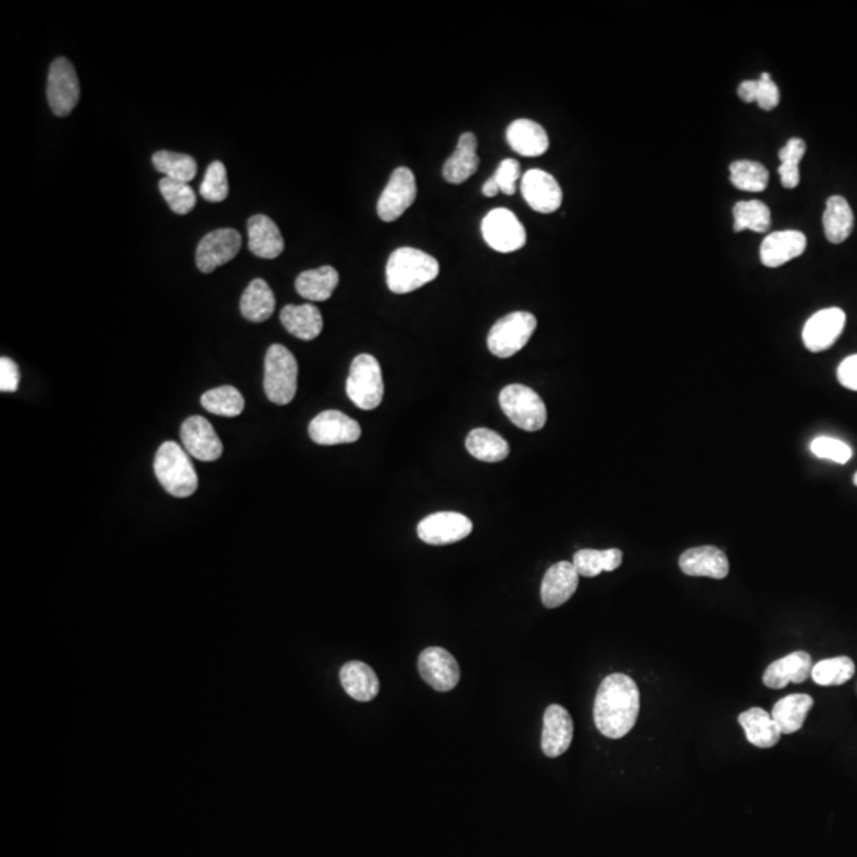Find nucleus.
I'll list each match as a JSON object with an SVG mask.
<instances>
[{"label":"nucleus","mask_w":857,"mask_h":857,"mask_svg":"<svg viewBox=\"0 0 857 857\" xmlns=\"http://www.w3.org/2000/svg\"><path fill=\"white\" fill-rule=\"evenodd\" d=\"M640 713L637 683L624 673H612L600 683L594 702V723L607 738L626 737Z\"/></svg>","instance_id":"obj_1"},{"label":"nucleus","mask_w":857,"mask_h":857,"mask_svg":"<svg viewBox=\"0 0 857 857\" xmlns=\"http://www.w3.org/2000/svg\"><path fill=\"white\" fill-rule=\"evenodd\" d=\"M439 261L424 251L404 246L389 256L386 283L394 294L413 293L439 277Z\"/></svg>","instance_id":"obj_2"},{"label":"nucleus","mask_w":857,"mask_h":857,"mask_svg":"<svg viewBox=\"0 0 857 857\" xmlns=\"http://www.w3.org/2000/svg\"><path fill=\"white\" fill-rule=\"evenodd\" d=\"M154 473L170 496L185 499L199 488L193 462L178 443H162L154 458Z\"/></svg>","instance_id":"obj_3"},{"label":"nucleus","mask_w":857,"mask_h":857,"mask_svg":"<svg viewBox=\"0 0 857 857\" xmlns=\"http://www.w3.org/2000/svg\"><path fill=\"white\" fill-rule=\"evenodd\" d=\"M297 377L299 366L294 354L286 346H270L264 364V391L267 399L277 405L291 404L296 397Z\"/></svg>","instance_id":"obj_4"},{"label":"nucleus","mask_w":857,"mask_h":857,"mask_svg":"<svg viewBox=\"0 0 857 857\" xmlns=\"http://www.w3.org/2000/svg\"><path fill=\"white\" fill-rule=\"evenodd\" d=\"M346 394L361 410H375L385 396V383L380 362L372 354H359L351 362L350 377L346 380Z\"/></svg>","instance_id":"obj_5"},{"label":"nucleus","mask_w":857,"mask_h":857,"mask_svg":"<svg viewBox=\"0 0 857 857\" xmlns=\"http://www.w3.org/2000/svg\"><path fill=\"white\" fill-rule=\"evenodd\" d=\"M500 408L519 429L537 432L546 424V407L542 397L524 385H510L500 391Z\"/></svg>","instance_id":"obj_6"},{"label":"nucleus","mask_w":857,"mask_h":857,"mask_svg":"<svg viewBox=\"0 0 857 857\" xmlns=\"http://www.w3.org/2000/svg\"><path fill=\"white\" fill-rule=\"evenodd\" d=\"M537 329V318L529 312L508 313L491 327L488 348L497 358L507 359L523 350Z\"/></svg>","instance_id":"obj_7"},{"label":"nucleus","mask_w":857,"mask_h":857,"mask_svg":"<svg viewBox=\"0 0 857 857\" xmlns=\"http://www.w3.org/2000/svg\"><path fill=\"white\" fill-rule=\"evenodd\" d=\"M481 234L492 250L513 253L526 245L527 234L515 213L507 208H494L481 221Z\"/></svg>","instance_id":"obj_8"},{"label":"nucleus","mask_w":857,"mask_h":857,"mask_svg":"<svg viewBox=\"0 0 857 857\" xmlns=\"http://www.w3.org/2000/svg\"><path fill=\"white\" fill-rule=\"evenodd\" d=\"M48 102L56 116H69L80 100V81L69 59L58 58L51 62L48 74Z\"/></svg>","instance_id":"obj_9"},{"label":"nucleus","mask_w":857,"mask_h":857,"mask_svg":"<svg viewBox=\"0 0 857 857\" xmlns=\"http://www.w3.org/2000/svg\"><path fill=\"white\" fill-rule=\"evenodd\" d=\"M416 194L418 188L412 170L399 167L392 172L385 191L381 193L377 207L378 216L385 223L399 220L400 216L415 204Z\"/></svg>","instance_id":"obj_10"},{"label":"nucleus","mask_w":857,"mask_h":857,"mask_svg":"<svg viewBox=\"0 0 857 857\" xmlns=\"http://www.w3.org/2000/svg\"><path fill=\"white\" fill-rule=\"evenodd\" d=\"M418 670L427 685L439 692L451 691L461 680L458 661L440 646H431L419 654Z\"/></svg>","instance_id":"obj_11"},{"label":"nucleus","mask_w":857,"mask_h":857,"mask_svg":"<svg viewBox=\"0 0 857 857\" xmlns=\"http://www.w3.org/2000/svg\"><path fill=\"white\" fill-rule=\"evenodd\" d=\"M242 248V235L235 229H218L200 240L196 251L197 269L202 273H212L218 267L239 254Z\"/></svg>","instance_id":"obj_12"},{"label":"nucleus","mask_w":857,"mask_h":857,"mask_svg":"<svg viewBox=\"0 0 857 857\" xmlns=\"http://www.w3.org/2000/svg\"><path fill=\"white\" fill-rule=\"evenodd\" d=\"M473 524L461 513L440 512L418 524V537L427 545H451L469 537Z\"/></svg>","instance_id":"obj_13"},{"label":"nucleus","mask_w":857,"mask_h":857,"mask_svg":"<svg viewBox=\"0 0 857 857\" xmlns=\"http://www.w3.org/2000/svg\"><path fill=\"white\" fill-rule=\"evenodd\" d=\"M846 315L842 308L819 310L805 323L802 340L811 353L826 351L837 342L845 329Z\"/></svg>","instance_id":"obj_14"},{"label":"nucleus","mask_w":857,"mask_h":857,"mask_svg":"<svg viewBox=\"0 0 857 857\" xmlns=\"http://www.w3.org/2000/svg\"><path fill=\"white\" fill-rule=\"evenodd\" d=\"M308 434L318 445L331 446L358 442L362 431L358 421L350 416L337 410H327L313 419Z\"/></svg>","instance_id":"obj_15"},{"label":"nucleus","mask_w":857,"mask_h":857,"mask_svg":"<svg viewBox=\"0 0 857 857\" xmlns=\"http://www.w3.org/2000/svg\"><path fill=\"white\" fill-rule=\"evenodd\" d=\"M186 453L199 461L213 462L223 456V442L204 416H191L181 426Z\"/></svg>","instance_id":"obj_16"},{"label":"nucleus","mask_w":857,"mask_h":857,"mask_svg":"<svg viewBox=\"0 0 857 857\" xmlns=\"http://www.w3.org/2000/svg\"><path fill=\"white\" fill-rule=\"evenodd\" d=\"M521 193L529 207L539 213H554L562 205V189L558 180L542 169L524 173Z\"/></svg>","instance_id":"obj_17"},{"label":"nucleus","mask_w":857,"mask_h":857,"mask_svg":"<svg viewBox=\"0 0 857 857\" xmlns=\"http://www.w3.org/2000/svg\"><path fill=\"white\" fill-rule=\"evenodd\" d=\"M573 740V721L561 705H550L543 716L542 751L548 758H559Z\"/></svg>","instance_id":"obj_18"},{"label":"nucleus","mask_w":857,"mask_h":857,"mask_svg":"<svg viewBox=\"0 0 857 857\" xmlns=\"http://www.w3.org/2000/svg\"><path fill=\"white\" fill-rule=\"evenodd\" d=\"M681 572L689 577H708L723 580L729 575V559L716 546H697L681 554Z\"/></svg>","instance_id":"obj_19"},{"label":"nucleus","mask_w":857,"mask_h":857,"mask_svg":"<svg viewBox=\"0 0 857 857\" xmlns=\"http://www.w3.org/2000/svg\"><path fill=\"white\" fill-rule=\"evenodd\" d=\"M578 581H580V575L572 562L562 561L551 565L543 577L542 588H540L543 605L546 608H558L564 605L577 591Z\"/></svg>","instance_id":"obj_20"},{"label":"nucleus","mask_w":857,"mask_h":857,"mask_svg":"<svg viewBox=\"0 0 857 857\" xmlns=\"http://www.w3.org/2000/svg\"><path fill=\"white\" fill-rule=\"evenodd\" d=\"M807 248V237L799 231H778L767 235L762 242L761 261L765 267L777 269L786 262L799 258Z\"/></svg>","instance_id":"obj_21"},{"label":"nucleus","mask_w":857,"mask_h":857,"mask_svg":"<svg viewBox=\"0 0 857 857\" xmlns=\"http://www.w3.org/2000/svg\"><path fill=\"white\" fill-rule=\"evenodd\" d=\"M246 231H248V248L258 258L275 259L285 250L283 235L269 216H251L246 224Z\"/></svg>","instance_id":"obj_22"},{"label":"nucleus","mask_w":857,"mask_h":857,"mask_svg":"<svg viewBox=\"0 0 857 857\" xmlns=\"http://www.w3.org/2000/svg\"><path fill=\"white\" fill-rule=\"evenodd\" d=\"M811 677V656L805 651L794 653L772 662L764 673L767 688L783 689L789 683H804Z\"/></svg>","instance_id":"obj_23"},{"label":"nucleus","mask_w":857,"mask_h":857,"mask_svg":"<svg viewBox=\"0 0 857 857\" xmlns=\"http://www.w3.org/2000/svg\"><path fill=\"white\" fill-rule=\"evenodd\" d=\"M507 142L513 151L526 158L542 156L550 148L545 129L532 120L513 121L507 129Z\"/></svg>","instance_id":"obj_24"},{"label":"nucleus","mask_w":857,"mask_h":857,"mask_svg":"<svg viewBox=\"0 0 857 857\" xmlns=\"http://www.w3.org/2000/svg\"><path fill=\"white\" fill-rule=\"evenodd\" d=\"M340 681L346 694L358 702H370L380 692L377 673L361 661L346 662L340 670Z\"/></svg>","instance_id":"obj_25"},{"label":"nucleus","mask_w":857,"mask_h":857,"mask_svg":"<svg viewBox=\"0 0 857 857\" xmlns=\"http://www.w3.org/2000/svg\"><path fill=\"white\" fill-rule=\"evenodd\" d=\"M480 159L477 154V137L472 132L461 135L458 148L443 166V178L451 185H461L477 172Z\"/></svg>","instance_id":"obj_26"},{"label":"nucleus","mask_w":857,"mask_h":857,"mask_svg":"<svg viewBox=\"0 0 857 857\" xmlns=\"http://www.w3.org/2000/svg\"><path fill=\"white\" fill-rule=\"evenodd\" d=\"M738 723L745 731V737L751 745L756 748H773L780 742L781 731L777 723L773 721L769 711L762 708H750L738 716Z\"/></svg>","instance_id":"obj_27"},{"label":"nucleus","mask_w":857,"mask_h":857,"mask_svg":"<svg viewBox=\"0 0 857 857\" xmlns=\"http://www.w3.org/2000/svg\"><path fill=\"white\" fill-rule=\"evenodd\" d=\"M280 319L289 334L305 342L315 340L323 332V316L313 304L286 305Z\"/></svg>","instance_id":"obj_28"},{"label":"nucleus","mask_w":857,"mask_h":857,"mask_svg":"<svg viewBox=\"0 0 857 857\" xmlns=\"http://www.w3.org/2000/svg\"><path fill=\"white\" fill-rule=\"evenodd\" d=\"M813 705L815 700L808 694H791L778 700L777 704L773 705L770 715L780 727L781 734L791 735L802 729Z\"/></svg>","instance_id":"obj_29"},{"label":"nucleus","mask_w":857,"mask_h":857,"mask_svg":"<svg viewBox=\"0 0 857 857\" xmlns=\"http://www.w3.org/2000/svg\"><path fill=\"white\" fill-rule=\"evenodd\" d=\"M340 275L332 266L305 270L296 280V291L304 299L312 302H324L331 299L335 288L339 286Z\"/></svg>","instance_id":"obj_30"},{"label":"nucleus","mask_w":857,"mask_h":857,"mask_svg":"<svg viewBox=\"0 0 857 857\" xmlns=\"http://www.w3.org/2000/svg\"><path fill=\"white\" fill-rule=\"evenodd\" d=\"M275 296L266 280L251 281L240 299V312L251 323H264L275 312Z\"/></svg>","instance_id":"obj_31"},{"label":"nucleus","mask_w":857,"mask_h":857,"mask_svg":"<svg viewBox=\"0 0 857 857\" xmlns=\"http://www.w3.org/2000/svg\"><path fill=\"white\" fill-rule=\"evenodd\" d=\"M823 227L826 239L831 243H843L854 227V215L845 197H829L823 215Z\"/></svg>","instance_id":"obj_32"},{"label":"nucleus","mask_w":857,"mask_h":857,"mask_svg":"<svg viewBox=\"0 0 857 857\" xmlns=\"http://www.w3.org/2000/svg\"><path fill=\"white\" fill-rule=\"evenodd\" d=\"M466 446L473 458L483 462H500L508 458L510 446L497 432L485 427L473 429L467 435Z\"/></svg>","instance_id":"obj_33"},{"label":"nucleus","mask_w":857,"mask_h":857,"mask_svg":"<svg viewBox=\"0 0 857 857\" xmlns=\"http://www.w3.org/2000/svg\"><path fill=\"white\" fill-rule=\"evenodd\" d=\"M573 565L580 577L594 578L602 572H615L623 564V551L580 550L573 556Z\"/></svg>","instance_id":"obj_34"},{"label":"nucleus","mask_w":857,"mask_h":857,"mask_svg":"<svg viewBox=\"0 0 857 857\" xmlns=\"http://www.w3.org/2000/svg\"><path fill=\"white\" fill-rule=\"evenodd\" d=\"M772 224V215L764 202L745 200L734 207V231H753L764 234Z\"/></svg>","instance_id":"obj_35"},{"label":"nucleus","mask_w":857,"mask_h":857,"mask_svg":"<svg viewBox=\"0 0 857 857\" xmlns=\"http://www.w3.org/2000/svg\"><path fill=\"white\" fill-rule=\"evenodd\" d=\"M200 404L213 415L234 416L242 415L245 408V399L240 394L239 389L232 386H221V388L210 389L205 392L204 396L200 397Z\"/></svg>","instance_id":"obj_36"},{"label":"nucleus","mask_w":857,"mask_h":857,"mask_svg":"<svg viewBox=\"0 0 857 857\" xmlns=\"http://www.w3.org/2000/svg\"><path fill=\"white\" fill-rule=\"evenodd\" d=\"M154 169L158 170L166 178L189 183L197 175L196 159L188 154L173 153V151H158L153 156Z\"/></svg>","instance_id":"obj_37"},{"label":"nucleus","mask_w":857,"mask_h":857,"mask_svg":"<svg viewBox=\"0 0 857 857\" xmlns=\"http://www.w3.org/2000/svg\"><path fill=\"white\" fill-rule=\"evenodd\" d=\"M856 672L853 659L840 658L824 659L811 667V678L819 686H842L850 681Z\"/></svg>","instance_id":"obj_38"},{"label":"nucleus","mask_w":857,"mask_h":857,"mask_svg":"<svg viewBox=\"0 0 857 857\" xmlns=\"http://www.w3.org/2000/svg\"><path fill=\"white\" fill-rule=\"evenodd\" d=\"M731 183L746 193H761L769 185V170L754 161H735L731 164Z\"/></svg>","instance_id":"obj_39"},{"label":"nucleus","mask_w":857,"mask_h":857,"mask_svg":"<svg viewBox=\"0 0 857 857\" xmlns=\"http://www.w3.org/2000/svg\"><path fill=\"white\" fill-rule=\"evenodd\" d=\"M805 151H807V143L802 139H791L780 150V173L781 185L786 189H794L799 186L800 161L804 159Z\"/></svg>","instance_id":"obj_40"},{"label":"nucleus","mask_w":857,"mask_h":857,"mask_svg":"<svg viewBox=\"0 0 857 857\" xmlns=\"http://www.w3.org/2000/svg\"><path fill=\"white\" fill-rule=\"evenodd\" d=\"M159 189L170 210L177 215H188L196 207L197 196L188 183L164 177L159 181Z\"/></svg>","instance_id":"obj_41"},{"label":"nucleus","mask_w":857,"mask_h":857,"mask_svg":"<svg viewBox=\"0 0 857 857\" xmlns=\"http://www.w3.org/2000/svg\"><path fill=\"white\" fill-rule=\"evenodd\" d=\"M229 194L226 166L221 161H213L205 172L200 185V196L208 202H223Z\"/></svg>","instance_id":"obj_42"},{"label":"nucleus","mask_w":857,"mask_h":857,"mask_svg":"<svg viewBox=\"0 0 857 857\" xmlns=\"http://www.w3.org/2000/svg\"><path fill=\"white\" fill-rule=\"evenodd\" d=\"M811 453L815 454L816 458L827 459V461L837 462V464H846L853 458V450L850 445H846L842 440L834 439V437H816L810 445Z\"/></svg>","instance_id":"obj_43"},{"label":"nucleus","mask_w":857,"mask_h":857,"mask_svg":"<svg viewBox=\"0 0 857 857\" xmlns=\"http://www.w3.org/2000/svg\"><path fill=\"white\" fill-rule=\"evenodd\" d=\"M521 177V166L516 159H504L494 173L500 193L513 196L516 193V181Z\"/></svg>","instance_id":"obj_44"},{"label":"nucleus","mask_w":857,"mask_h":857,"mask_svg":"<svg viewBox=\"0 0 857 857\" xmlns=\"http://www.w3.org/2000/svg\"><path fill=\"white\" fill-rule=\"evenodd\" d=\"M754 102L767 112L777 108L780 104V89L767 72L761 74V78L756 80V100Z\"/></svg>","instance_id":"obj_45"},{"label":"nucleus","mask_w":857,"mask_h":857,"mask_svg":"<svg viewBox=\"0 0 857 857\" xmlns=\"http://www.w3.org/2000/svg\"><path fill=\"white\" fill-rule=\"evenodd\" d=\"M20 386V369L10 358L0 359V391L15 392Z\"/></svg>","instance_id":"obj_46"},{"label":"nucleus","mask_w":857,"mask_h":857,"mask_svg":"<svg viewBox=\"0 0 857 857\" xmlns=\"http://www.w3.org/2000/svg\"><path fill=\"white\" fill-rule=\"evenodd\" d=\"M837 378L840 385L846 389L857 391V354L843 359L842 364L838 366Z\"/></svg>","instance_id":"obj_47"},{"label":"nucleus","mask_w":857,"mask_h":857,"mask_svg":"<svg viewBox=\"0 0 857 857\" xmlns=\"http://www.w3.org/2000/svg\"><path fill=\"white\" fill-rule=\"evenodd\" d=\"M738 96L746 104H753L754 100H756V81H743L740 88H738Z\"/></svg>","instance_id":"obj_48"},{"label":"nucleus","mask_w":857,"mask_h":857,"mask_svg":"<svg viewBox=\"0 0 857 857\" xmlns=\"http://www.w3.org/2000/svg\"><path fill=\"white\" fill-rule=\"evenodd\" d=\"M499 193V185H497V181L494 180V177H491L489 178V180H486L485 185H483V194H485L486 197H494L497 196V194Z\"/></svg>","instance_id":"obj_49"},{"label":"nucleus","mask_w":857,"mask_h":857,"mask_svg":"<svg viewBox=\"0 0 857 857\" xmlns=\"http://www.w3.org/2000/svg\"><path fill=\"white\" fill-rule=\"evenodd\" d=\"M853 481H854V485L857 486V472H856V475H854Z\"/></svg>","instance_id":"obj_50"}]
</instances>
